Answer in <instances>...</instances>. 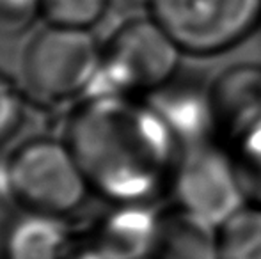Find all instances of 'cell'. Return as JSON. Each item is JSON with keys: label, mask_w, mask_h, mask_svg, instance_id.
<instances>
[{"label": "cell", "mask_w": 261, "mask_h": 259, "mask_svg": "<svg viewBox=\"0 0 261 259\" xmlns=\"http://www.w3.org/2000/svg\"><path fill=\"white\" fill-rule=\"evenodd\" d=\"M91 190L112 204H148L169 188L181 144L146 98L91 96L68 125Z\"/></svg>", "instance_id": "6da1fadb"}, {"label": "cell", "mask_w": 261, "mask_h": 259, "mask_svg": "<svg viewBox=\"0 0 261 259\" xmlns=\"http://www.w3.org/2000/svg\"><path fill=\"white\" fill-rule=\"evenodd\" d=\"M183 52L149 14L126 20L101 48L93 96L124 94L148 98L181 71Z\"/></svg>", "instance_id": "7a4b0ae2"}, {"label": "cell", "mask_w": 261, "mask_h": 259, "mask_svg": "<svg viewBox=\"0 0 261 259\" xmlns=\"http://www.w3.org/2000/svg\"><path fill=\"white\" fill-rule=\"evenodd\" d=\"M146 11L194 59L233 52L261 28V0H148Z\"/></svg>", "instance_id": "3957f363"}, {"label": "cell", "mask_w": 261, "mask_h": 259, "mask_svg": "<svg viewBox=\"0 0 261 259\" xmlns=\"http://www.w3.org/2000/svg\"><path fill=\"white\" fill-rule=\"evenodd\" d=\"M7 160L14 203L25 211L62 218L86 199L89 185L68 144L31 140Z\"/></svg>", "instance_id": "277c9868"}, {"label": "cell", "mask_w": 261, "mask_h": 259, "mask_svg": "<svg viewBox=\"0 0 261 259\" xmlns=\"http://www.w3.org/2000/svg\"><path fill=\"white\" fill-rule=\"evenodd\" d=\"M169 190L174 204L217 227L247 203L233 149L217 138L183 146Z\"/></svg>", "instance_id": "5b68a950"}, {"label": "cell", "mask_w": 261, "mask_h": 259, "mask_svg": "<svg viewBox=\"0 0 261 259\" xmlns=\"http://www.w3.org/2000/svg\"><path fill=\"white\" fill-rule=\"evenodd\" d=\"M100 63L101 48L87 28L50 23L29 41L23 75L36 93L64 98L89 89Z\"/></svg>", "instance_id": "8992f818"}, {"label": "cell", "mask_w": 261, "mask_h": 259, "mask_svg": "<svg viewBox=\"0 0 261 259\" xmlns=\"http://www.w3.org/2000/svg\"><path fill=\"white\" fill-rule=\"evenodd\" d=\"M213 137L234 149L261 133V63H234L208 80Z\"/></svg>", "instance_id": "52a82bcc"}, {"label": "cell", "mask_w": 261, "mask_h": 259, "mask_svg": "<svg viewBox=\"0 0 261 259\" xmlns=\"http://www.w3.org/2000/svg\"><path fill=\"white\" fill-rule=\"evenodd\" d=\"M146 100L165 119L179 144L190 146L213 137L208 103V82L178 76Z\"/></svg>", "instance_id": "ba28073f"}, {"label": "cell", "mask_w": 261, "mask_h": 259, "mask_svg": "<svg viewBox=\"0 0 261 259\" xmlns=\"http://www.w3.org/2000/svg\"><path fill=\"white\" fill-rule=\"evenodd\" d=\"M158 211L149 204H114L96 229L94 249L105 259H148Z\"/></svg>", "instance_id": "9c48e42d"}, {"label": "cell", "mask_w": 261, "mask_h": 259, "mask_svg": "<svg viewBox=\"0 0 261 259\" xmlns=\"http://www.w3.org/2000/svg\"><path fill=\"white\" fill-rule=\"evenodd\" d=\"M151 259H219V227L178 204L158 211Z\"/></svg>", "instance_id": "30bf717a"}, {"label": "cell", "mask_w": 261, "mask_h": 259, "mask_svg": "<svg viewBox=\"0 0 261 259\" xmlns=\"http://www.w3.org/2000/svg\"><path fill=\"white\" fill-rule=\"evenodd\" d=\"M68 229L50 215L25 211L9 224L4 236L6 259H66Z\"/></svg>", "instance_id": "8fae6325"}, {"label": "cell", "mask_w": 261, "mask_h": 259, "mask_svg": "<svg viewBox=\"0 0 261 259\" xmlns=\"http://www.w3.org/2000/svg\"><path fill=\"white\" fill-rule=\"evenodd\" d=\"M219 259H261V206L245 203L219 225Z\"/></svg>", "instance_id": "7c38bea8"}, {"label": "cell", "mask_w": 261, "mask_h": 259, "mask_svg": "<svg viewBox=\"0 0 261 259\" xmlns=\"http://www.w3.org/2000/svg\"><path fill=\"white\" fill-rule=\"evenodd\" d=\"M112 0H39L41 14L54 25L89 28L107 13Z\"/></svg>", "instance_id": "4fadbf2b"}, {"label": "cell", "mask_w": 261, "mask_h": 259, "mask_svg": "<svg viewBox=\"0 0 261 259\" xmlns=\"http://www.w3.org/2000/svg\"><path fill=\"white\" fill-rule=\"evenodd\" d=\"M249 203L261 206V133L233 149Z\"/></svg>", "instance_id": "5bb4252c"}, {"label": "cell", "mask_w": 261, "mask_h": 259, "mask_svg": "<svg viewBox=\"0 0 261 259\" xmlns=\"http://www.w3.org/2000/svg\"><path fill=\"white\" fill-rule=\"evenodd\" d=\"M41 13L39 0H0V28L18 32Z\"/></svg>", "instance_id": "9a60e30c"}, {"label": "cell", "mask_w": 261, "mask_h": 259, "mask_svg": "<svg viewBox=\"0 0 261 259\" xmlns=\"http://www.w3.org/2000/svg\"><path fill=\"white\" fill-rule=\"evenodd\" d=\"M21 118V101L16 89L0 76V144L11 137Z\"/></svg>", "instance_id": "2e32d148"}, {"label": "cell", "mask_w": 261, "mask_h": 259, "mask_svg": "<svg viewBox=\"0 0 261 259\" xmlns=\"http://www.w3.org/2000/svg\"><path fill=\"white\" fill-rule=\"evenodd\" d=\"M14 203L13 195V183H11V170L9 160L0 158V206Z\"/></svg>", "instance_id": "e0dca14e"}, {"label": "cell", "mask_w": 261, "mask_h": 259, "mask_svg": "<svg viewBox=\"0 0 261 259\" xmlns=\"http://www.w3.org/2000/svg\"><path fill=\"white\" fill-rule=\"evenodd\" d=\"M148 259H151V257H148Z\"/></svg>", "instance_id": "ac0fdd59"}]
</instances>
